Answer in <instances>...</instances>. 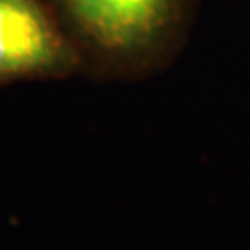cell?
<instances>
[{"instance_id":"1","label":"cell","mask_w":250,"mask_h":250,"mask_svg":"<svg viewBox=\"0 0 250 250\" xmlns=\"http://www.w3.org/2000/svg\"><path fill=\"white\" fill-rule=\"evenodd\" d=\"M82 72L137 78L165 69L186 46L200 0H45Z\"/></svg>"},{"instance_id":"2","label":"cell","mask_w":250,"mask_h":250,"mask_svg":"<svg viewBox=\"0 0 250 250\" xmlns=\"http://www.w3.org/2000/svg\"><path fill=\"white\" fill-rule=\"evenodd\" d=\"M76 72L80 58L45 0H0V85Z\"/></svg>"}]
</instances>
